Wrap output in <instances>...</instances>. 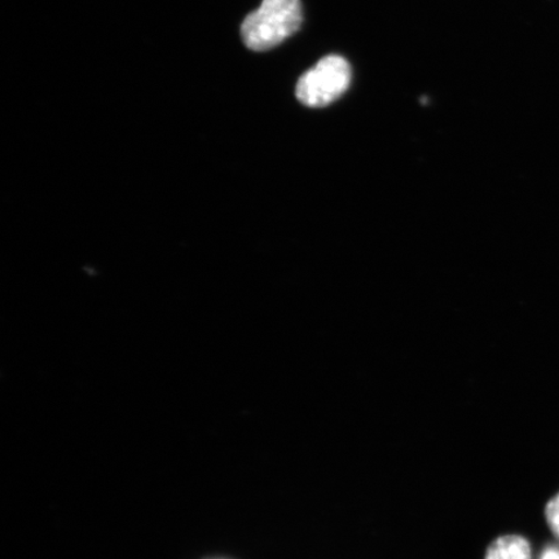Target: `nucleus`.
<instances>
[{
  "mask_svg": "<svg viewBox=\"0 0 559 559\" xmlns=\"http://www.w3.org/2000/svg\"><path fill=\"white\" fill-rule=\"evenodd\" d=\"M486 559H533V549L526 537L500 536L489 544Z\"/></svg>",
  "mask_w": 559,
  "mask_h": 559,
  "instance_id": "obj_3",
  "label": "nucleus"
},
{
  "mask_svg": "<svg viewBox=\"0 0 559 559\" xmlns=\"http://www.w3.org/2000/svg\"><path fill=\"white\" fill-rule=\"evenodd\" d=\"M540 559H559V549L547 548L543 551Z\"/></svg>",
  "mask_w": 559,
  "mask_h": 559,
  "instance_id": "obj_5",
  "label": "nucleus"
},
{
  "mask_svg": "<svg viewBox=\"0 0 559 559\" xmlns=\"http://www.w3.org/2000/svg\"><path fill=\"white\" fill-rule=\"evenodd\" d=\"M545 521H547L550 533L559 540V492L545 507Z\"/></svg>",
  "mask_w": 559,
  "mask_h": 559,
  "instance_id": "obj_4",
  "label": "nucleus"
},
{
  "mask_svg": "<svg viewBox=\"0 0 559 559\" xmlns=\"http://www.w3.org/2000/svg\"><path fill=\"white\" fill-rule=\"evenodd\" d=\"M352 83V68L337 55L326 56L317 67L300 76L297 99L310 108H323L338 100Z\"/></svg>",
  "mask_w": 559,
  "mask_h": 559,
  "instance_id": "obj_2",
  "label": "nucleus"
},
{
  "mask_svg": "<svg viewBox=\"0 0 559 559\" xmlns=\"http://www.w3.org/2000/svg\"><path fill=\"white\" fill-rule=\"evenodd\" d=\"M302 24L300 0H263L241 25V37L250 50H271L292 37Z\"/></svg>",
  "mask_w": 559,
  "mask_h": 559,
  "instance_id": "obj_1",
  "label": "nucleus"
}]
</instances>
